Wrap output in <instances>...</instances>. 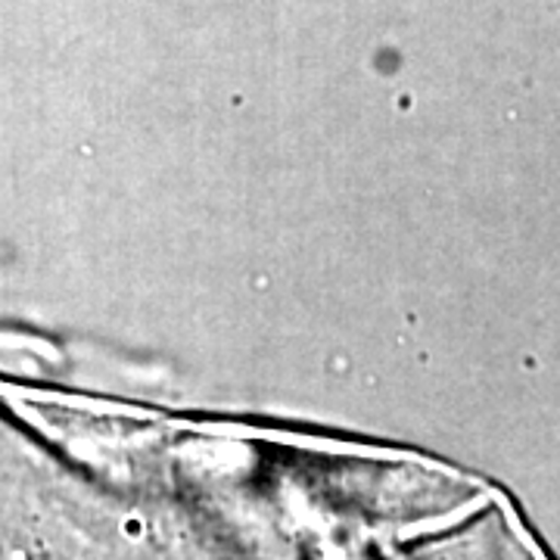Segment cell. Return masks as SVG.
<instances>
[{
	"instance_id": "cell-1",
	"label": "cell",
	"mask_w": 560,
	"mask_h": 560,
	"mask_svg": "<svg viewBox=\"0 0 560 560\" xmlns=\"http://www.w3.org/2000/svg\"><path fill=\"white\" fill-rule=\"evenodd\" d=\"M408 560H529L499 521H480L458 533L420 539L408 548Z\"/></svg>"
}]
</instances>
